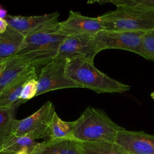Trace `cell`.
I'll return each mask as SVG.
<instances>
[{"instance_id":"cell-21","label":"cell","mask_w":154,"mask_h":154,"mask_svg":"<svg viewBox=\"0 0 154 154\" xmlns=\"http://www.w3.org/2000/svg\"><path fill=\"white\" fill-rule=\"evenodd\" d=\"M111 3L114 5H126L130 6H144L154 8V0H100L99 3Z\"/></svg>"},{"instance_id":"cell-7","label":"cell","mask_w":154,"mask_h":154,"mask_svg":"<svg viewBox=\"0 0 154 154\" xmlns=\"http://www.w3.org/2000/svg\"><path fill=\"white\" fill-rule=\"evenodd\" d=\"M58 23V20L54 21L28 34L17 54L42 49L56 50L66 37L56 33Z\"/></svg>"},{"instance_id":"cell-12","label":"cell","mask_w":154,"mask_h":154,"mask_svg":"<svg viewBox=\"0 0 154 154\" xmlns=\"http://www.w3.org/2000/svg\"><path fill=\"white\" fill-rule=\"evenodd\" d=\"M31 154H82L77 141L64 138L38 143Z\"/></svg>"},{"instance_id":"cell-5","label":"cell","mask_w":154,"mask_h":154,"mask_svg":"<svg viewBox=\"0 0 154 154\" xmlns=\"http://www.w3.org/2000/svg\"><path fill=\"white\" fill-rule=\"evenodd\" d=\"M67 60L54 59L42 68L37 77V88L35 96L56 90L81 88L70 79L66 74Z\"/></svg>"},{"instance_id":"cell-3","label":"cell","mask_w":154,"mask_h":154,"mask_svg":"<svg viewBox=\"0 0 154 154\" xmlns=\"http://www.w3.org/2000/svg\"><path fill=\"white\" fill-rule=\"evenodd\" d=\"M98 17L106 30L144 32L154 28V8L144 6L117 5Z\"/></svg>"},{"instance_id":"cell-17","label":"cell","mask_w":154,"mask_h":154,"mask_svg":"<svg viewBox=\"0 0 154 154\" xmlns=\"http://www.w3.org/2000/svg\"><path fill=\"white\" fill-rule=\"evenodd\" d=\"M35 140L27 137L11 135L0 149L1 154H16L20 151H26L30 154L38 144Z\"/></svg>"},{"instance_id":"cell-27","label":"cell","mask_w":154,"mask_h":154,"mask_svg":"<svg viewBox=\"0 0 154 154\" xmlns=\"http://www.w3.org/2000/svg\"><path fill=\"white\" fill-rule=\"evenodd\" d=\"M16 154H30V153L26 151H20L17 152Z\"/></svg>"},{"instance_id":"cell-25","label":"cell","mask_w":154,"mask_h":154,"mask_svg":"<svg viewBox=\"0 0 154 154\" xmlns=\"http://www.w3.org/2000/svg\"><path fill=\"white\" fill-rule=\"evenodd\" d=\"M8 61H0V73L4 70L7 63Z\"/></svg>"},{"instance_id":"cell-9","label":"cell","mask_w":154,"mask_h":154,"mask_svg":"<svg viewBox=\"0 0 154 154\" xmlns=\"http://www.w3.org/2000/svg\"><path fill=\"white\" fill-rule=\"evenodd\" d=\"M103 28L99 17L82 15L79 12L70 10L67 19L59 22L56 33L67 36L93 37Z\"/></svg>"},{"instance_id":"cell-28","label":"cell","mask_w":154,"mask_h":154,"mask_svg":"<svg viewBox=\"0 0 154 154\" xmlns=\"http://www.w3.org/2000/svg\"><path fill=\"white\" fill-rule=\"evenodd\" d=\"M150 96H151V97H152L153 99H154V91H153V92H152V93H151Z\"/></svg>"},{"instance_id":"cell-2","label":"cell","mask_w":154,"mask_h":154,"mask_svg":"<svg viewBox=\"0 0 154 154\" xmlns=\"http://www.w3.org/2000/svg\"><path fill=\"white\" fill-rule=\"evenodd\" d=\"M124 129L104 111L88 106L76 120L73 129L67 138L79 142H115L117 133Z\"/></svg>"},{"instance_id":"cell-15","label":"cell","mask_w":154,"mask_h":154,"mask_svg":"<svg viewBox=\"0 0 154 154\" xmlns=\"http://www.w3.org/2000/svg\"><path fill=\"white\" fill-rule=\"evenodd\" d=\"M25 102L19 99L10 106L0 107V149L7 139L13 134L14 125L17 120L16 114L17 108Z\"/></svg>"},{"instance_id":"cell-11","label":"cell","mask_w":154,"mask_h":154,"mask_svg":"<svg viewBox=\"0 0 154 154\" xmlns=\"http://www.w3.org/2000/svg\"><path fill=\"white\" fill-rule=\"evenodd\" d=\"M60 13L54 12L40 16H22L7 14L4 18L8 25L25 35L48 23L58 20Z\"/></svg>"},{"instance_id":"cell-10","label":"cell","mask_w":154,"mask_h":154,"mask_svg":"<svg viewBox=\"0 0 154 154\" xmlns=\"http://www.w3.org/2000/svg\"><path fill=\"white\" fill-rule=\"evenodd\" d=\"M115 143L128 154H154V135L143 131H120Z\"/></svg>"},{"instance_id":"cell-20","label":"cell","mask_w":154,"mask_h":154,"mask_svg":"<svg viewBox=\"0 0 154 154\" xmlns=\"http://www.w3.org/2000/svg\"><path fill=\"white\" fill-rule=\"evenodd\" d=\"M141 42L146 59L154 61V28L143 32Z\"/></svg>"},{"instance_id":"cell-19","label":"cell","mask_w":154,"mask_h":154,"mask_svg":"<svg viewBox=\"0 0 154 154\" xmlns=\"http://www.w3.org/2000/svg\"><path fill=\"white\" fill-rule=\"evenodd\" d=\"M76 123V120L72 122L61 120L55 112L49 125V140L67 138L73 129Z\"/></svg>"},{"instance_id":"cell-8","label":"cell","mask_w":154,"mask_h":154,"mask_svg":"<svg viewBox=\"0 0 154 154\" xmlns=\"http://www.w3.org/2000/svg\"><path fill=\"white\" fill-rule=\"evenodd\" d=\"M101 51L99 44L93 37L67 36L57 49L54 59L84 58L94 61Z\"/></svg>"},{"instance_id":"cell-23","label":"cell","mask_w":154,"mask_h":154,"mask_svg":"<svg viewBox=\"0 0 154 154\" xmlns=\"http://www.w3.org/2000/svg\"><path fill=\"white\" fill-rule=\"evenodd\" d=\"M8 26V23L5 19L0 18V34L6 31Z\"/></svg>"},{"instance_id":"cell-14","label":"cell","mask_w":154,"mask_h":154,"mask_svg":"<svg viewBox=\"0 0 154 154\" xmlns=\"http://www.w3.org/2000/svg\"><path fill=\"white\" fill-rule=\"evenodd\" d=\"M37 76L34 67H31L20 75L0 94V107L13 105L19 99L25 84Z\"/></svg>"},{"instance_id":"cell-18","label":"cell","mask_w":154,"mask_h":154,"mask_svg":"<svg viewBox=\"0 0 154 154\" xmlns=\"http://www.w3.org/2000/svg\"><path fill=\"white\" fill-rule=\"evenodd\" d=\"M77 143L82 154H128L115 142L77 141Z\"/></svg>"},{"instance_id":"cell-13","label":"cell","mask_w":154,"mask_h":154,"mask_svg":"<svg viewBox=\"0 0 154 154\" xmlns=\"http://www.w3.org/2000/svg\"><path fill=\"white\" fill-rule=\"evenodd\" d=\"M25 35L8 26L0 34V61H9L19 52Z\"/></svg>"},{"instance_id":"cell-22","label":"cell","mask_w":154,"mask_h":154,"mask_svg":"<svg viewBox=\"0 0 154 154\" xmlns=\"http://www.w3.org/2000/svg\"><path fill=\"white\" fill-rule=\"evenodd\" d=\"M37 88V76L31 78L25 84L22 90L20 99L27 101L35 96Z\"/></svg>"},{"instance_id":"cell-16","label":"cell","mask_w":154,"mask_h":154,"mask_svg":"<svg viewBox=\"0 0 154 154\" xmlns=\"http://www.w3.org/2000/svg\"><path fill=\"white\" fill-rule=\"evenodd\" d=\"M31 67L17 55L11 58L0 73V94Z\"/></svg>"},{"instance_id":"cell-24","label":"cell","mask_w":154,"mask_h":154,"mask_svg":"<svg viewBox=\"0 0 154 154\" xmlns=\"http://www.w3.org/2000/svg\"><path fill=\"white\" fill-rule=\"evenodd\" d=\"M7 15V11L5 9L3 8L0 5V18L4 19Z\"/></svg>"},{"instance_id":"cell-6","label":"cell","mask_w":154,"mask_h":154,"mask_svg":"<svg viewBox=\"0 0 154 154\" xmlns=\"http://www.w3.org/2000/svg\"><path fill=\"white\" fill-rule=\"evenodd\" d=\"M143 31H125L103 29L93 37L98 42L102 51L117 49L135 53L144 58L141 37Z\"/></svg>"},{"instance_id":"cell-1","label":"cell","mask_w":154,"mask_h":154,"mask_svg":"<svg viewBox=\"0 0 154 154\" xmlns=\"http://www.w3.org/2000/svg\"><path fill=\"white\" fill-rule=\"evenodd\" d=\"M66 74L81 88H88L98 93H123L130 86L114 79L100 71L94 65V61L75 58L67 60Z\"/></svg>"},{"instance_id":"cell-26","label":"cell","mask_w":154,"mask_h":154,"mask_svg":"<svg viewBox=\"0 0 154 154\" xmlns=\"http://www.w3.org/2000/svg\"><path fill=\"white\" fill-rule=\"evenodd\" d=\"M100 0H87L88 4H93L95 2H99Z\"/></svg>"},{"instance_id":"cell-4","label":"cell","mask_w":154,"mask_h":154,"mask_svg":"<svg viewBox=\"0 0 154 154\" xmlns=\"http://www.w3.org/2000/svg\"><path fill=\"white\" fill-rule=\"evenodd\" d=\"M55 112L54 105L48 100L34 114L23 119L16 120L13 134L34 140L49 137V125Z\"/></svg>"}]
</instances>
